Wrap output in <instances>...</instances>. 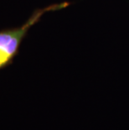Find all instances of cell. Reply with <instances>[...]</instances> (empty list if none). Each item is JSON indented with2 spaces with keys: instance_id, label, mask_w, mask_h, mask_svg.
Wrapping results in <instances>:
<instances>
[{
  "instance_id": "obj_1",
  "label": "cell",
  "mask_w": 129,
  "mask_h": 130,
  "mask_svg": "<svg viewBox=\"0 0 129 130\" xmlns=\"http://www.w3.org/2000/svg\"><path fill=\"white\" fill-rule=\"evenodd\" d=\"M71 3L70 2H62L37 9L23 24L0 30V71L13 62L30 29L39 23L46 13L65 9Z\"/></svg>"
}]
</instances>
